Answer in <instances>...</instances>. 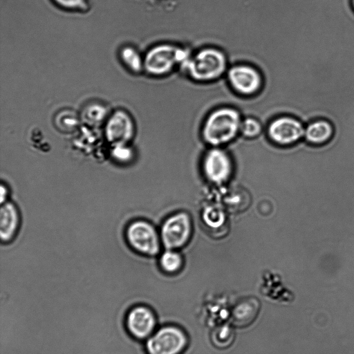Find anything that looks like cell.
Instances as JSON below:
<instances>
[{
    "label": "cell",
    "mask_w": 354,
    "mask_h": 354,
    "mask_svg": "<svg viewBox=\"0 0 354 354\" xmlns=\"http://www.w3.org/2000/svg\"><path fill=\"white\" fill-rule=\"evenodd\" d=\"M105 113L106 111L104 107L93 105L86 110V116L91 122H100L103 120Z\"/></svg>",
    "instance_id": "cell-20"
},
{
    "label": "cell",
    "mask_w": 354,
    "mask_h": 354,
    "mask_svg": "<svg viewBox=\"0 0 354 354\" xmlns=\"http://www.w3.org/2000/svg\"><path fill=\"white\" fill-rule=\"evenodd\" d=\"M147 339L148 354H180L187 344L185 332L171 325L161 327Z\"/></svg>",
    "instance_id": "cell-5"
},
{
    "label": "cell",
    "mask_w": 354,
    "mask_h": 354,
    "mask_svg": "<svg viewBox=\"0 0 354 354\" xmlns=\"http://www.w3.org/2000/svg\"><path fill=\"white\" fill-rule=\"evenodd\" d=\"M181 256L172 250L165 251L160 259V265L162 269L168 273L177 272L182 266Z\"/></svg>",
    "instance_id": "cell-16"
},
{
    "label": "cell",
    "mask_w": 354,
    "mask_h": 354,
    "mask_svg": "<svg viewBox=\"0 0 354 354\" xmlns=\"http://www.w3.org/2000/svg\"><path fill=\"white\" fill-rule=\"evenodd\" d=\"M192 50L187 46L171 43L157 44L145 55L144 69L150 75L164 77L176 70L183 72Z\"/></svg>",
    "instance_id": "cell-3"
},
{
    "label": "cell",
    "mask_w": 354,
    "mask_h": 354,
    "mask_svg": "<svg viewBox=\"0 0 354 354\" xmlns=\"http://www.w3.org/2000/svg\"><path fill=\"white\" fill-rule=\"evenodd\" d=\"M1 204L6 202L7 197L8 196V189L7 185L3 183L1 184Z\"/></svg>",
    "instance_id": "cell-22"
},
{
    "label": "cell",
    "mask_w": 354,
    "mask_h": 354,
    "mask_svg": "<svg viewBox=\"0 0 354 354\" xmlns=\"http://www.w3.org/2000/svg\"><path fill=\"white\" fill-rule=\"evenodd\" d=\"M111 154L113 159L120 164L131 162L134 156L133 149L127 144L113 146Z\"/></svg>",
    "instance_id": "cell-18"
},
{
    "label": "cell",
    "mask_w": 354,
    "mask_h": 354,
    "mask_svg": "<svg viewBox=\"0 0 354 354\" xmlns=\"http://www.w3.org/2000/svg\"><path fill=\"white\" fill-rule=\"evenodd\" d=\"M128 333L136 339H148L155 331L156 318L147 306L137 305L129 310L125 317Z\"/></svg>",
    "instance_id": "cell-8"
},
{
    "label": "cell",
    "mask_w": 354,
    "mask_h": 354,
    "mask_svg": "<svg viewBox=\"0 0 354 354\" xmlns=\"http://www.w3.org/2000/svg\"><path fill=\"white\" fill-rule=\"evenodd\" d=\"M229 67L226 53L218 47L207 46L192 52L183 73L194 82L210 83L226 75Z\"/></svg>",
    "instance_id": "cell-1"
},
{
    "label": "cell",
    "mask_w": 354,
    "mask_h": 354,
    "mask_svg": "<svg viewBox=\"0 0 354 354\" xmlns=\"http://www.w3.org/2000/svg\"><path fill=\"white\" fill-rule=\"evenodd\" d=\"M351 6L353 8V10H354V0H351Z\"/></svg>",
    "instance_id": "cell-23"
},
{
    "label": "cell",
    "mask_w": 354,
    "mask_h": 354,
    "mask_svg": "<svg viewBox=\"0 0 354 354\" xmlns=\"http://www.w3.org/2000/svg\"><path fill=\"white\" fill-rule=\"evenodd\" d=\"M243 117L239 110L231 106H221L213 109L204 119L202 136L214 147L232 141L240 133Z\"/></svg>",
    "instance_id": "cell-2"
},
{
    "label": "cell",
    "mask_w": 354,
    "mask_h": 354,
    "mask_svg": "<svg viewBox=\"0 0 354 354\" xmlns=\"http://www.w3.org/2000/svg\"><path fill=\"white\" fill-rule=\"evenodd\" d=\"M191 232V221L186 213L180 212L168 218L161 227V240L169 250L183 246Z\"/></svg>",
    "instance_id": "cell-9"
},
{
    "label": "cell",
    "mask_w": 354,
    "mask_h": 354,
    "mask_svg": "<svg viewBox=\"0 0 354 354\" xmlns=\"http://www.w3.org/2000/svg\"><path fill=\"white\" fill-rule=\"evenodd\" d=\"M204 220L208 225L216 227L223 223L224 216L218 208L209 207L205 212Z\"/></svg>",
    "instance_id": "cell-19"
},
{
    "label": "cell",
    "mask_w": 354,
    "mask_h": 354,
    "mask_svg": "<svg viewBox=\"0 0 354 354\" xmlns=\"http://www.w3.org/2000/svg\"><path fill=\"white\" fill-rule=\"evenodd\" d=\"M305 124L298 118L283 114L270 122L267 127L269 138L279 145H290L297 142L305 133Z\"/></svg>",
    "instance_id": "cell-7"
},
{
    "label": "cell",
    "mask_w": 354,
    "mask_h": 354,
    "mask_svg": "<svg viewBox=\"0 0 354 354\" xmlns=\"http://www.w3.org/2000/svg\"><path fill=\"white\" fill-rule=\"evenodd\" d=\"M335 127L333 123L325 118L314 120L305 126L304 137L313 145H324L333 138Z\"/></svg>",
    "instance_id": "cell-13"
},
{
    "label": "cell",
    "mask_w": 354,
    "mask_h": 354,
    "mask_svg": "<svg viewBox=\"0 0 354 354\" xmlns=\"http://www.w3.org/2000/svg\"><path fill=\"white\" fill-rule=\"evenodd\" d=\"M225 75L232 90L243 97L256 95L263 86V77L260 71L247 63L230 66Z\"/></svg>",
    "instance_id": "cell-4"
},
{
    "label": "cell",
    "mask_w": 354,
    "mask_h": 354,
    "mask_svg": "<svg viewBox=\"0 0 354 354\" xmlns=\"http://www.w3.org/2000/svg\"><path fill=\"white\" fill-rule=\"evenodd\" d=\"M20 225V214L16 205L6 201L0 212V238L2 243H9L16 236Z\"/></svg>",
    "instance_id": "cell-12"
},
{
    "label": "cell",
    "mask_w": 354,
    "mask_h": 354,
    "mask_svg": "<svg viewBox=\"0 0 354 354\" xmlns=\"http://www.w3.org/2000/svg\"><path fill=\"white\" fill-rule=\"evenodd\" d=\"M54 1L66 9H83L86 6V0H54Z\"/></svg>",
    "instance_id": "cell-21"
},
{
    "label": "cell",
    "mask_w": 354,
    "mask_h": 354,
    "mask_svg": "<svg viewBox=\"0 0 354 354\" xmlns=\"http://www.w3.org/2000/svg\"><path fill=\"white\" fill-rule=\"evenodd\" d=\"M125 236L130 247L136 252L154 256L160 250V239L154 227L144 220H136L127 227Z\"/></svg>",
    "instance_id": "cell-6"
},
{
    "label": "cell",
    "mask_w": 354,
    "mask_h": 354,
    "mask_svg": "<svg viewBox=\"0 0 354 354\" xmlns=\"http://www.w3.org/2000/svg\"><path fill=\"white\" fill-rule=\"evenodd\" d=\"M257 305L252 299H245L237 304L232 314L234 323L242 326L250 323L255 317Z\"/></svg>",
    "instance_id": "cell-14"
},
{
    "label": "cell",
    "mask_w": 354,
    "mask_h": 354,
    "mask_svg": "<svg viewBox=\"0 0 354 354\" xmlns=\"http://www.w3.org/2000/svg\"><path fill=\"white\" fill-rule=\"evenodd\" d=\"M134 124L131 118L125 111L114 112L105 126V137L112 146L127 145L133 137Z\"/></svg>",
    "instance_id": "cell-10"
},
{
    "label": "cell",
    "mask_w": 354,
    "mask_h": 354,
    "mask_svg": "<svg viewBox=\"0 0 354 354\" xmlns=\"http://www.w3.org/2000/svg\"><path fill=\"white\" fill-rule=\"evenodd\" d=\"M120 57L124 64L133 73H138L144 69V59L133 48H123L120 52Z\"/></svg>",
    "instance_id": "cell-15"
},
{
    "label": "cell",
    "mask_w": 354,
    "mask_h": 354,
    "mask_svg": "<svg viewBox=\"0 0 354 354\" xmlns=\"http://www.w3.org/2000/svg\"><path fill=\"white\" fill-rule=\"evenodd\" d=\"M263 130V126L261 121L253 116H247L243 118L240 133L248 138H254L260 135Z\"/></svg>",
    "instance_id": "cell-17"
},
{
    "label": "cell",
    "mask_w": 354,
    "mask_h": 354,
    "mask_svg": "<svg viewBox=\"0 0 354 354\" xmlns=\"http://www.w3.org/2000/svg\"><path fill=\"white\" fill-rule=\"evenodd\" d=\"M203 169L205 176L209 180L215 183H221L230 176L232 163L224 151L214 148L205 155Z\"/></svg>",
    "instance_id": "cell-11"
}]
</instances>
